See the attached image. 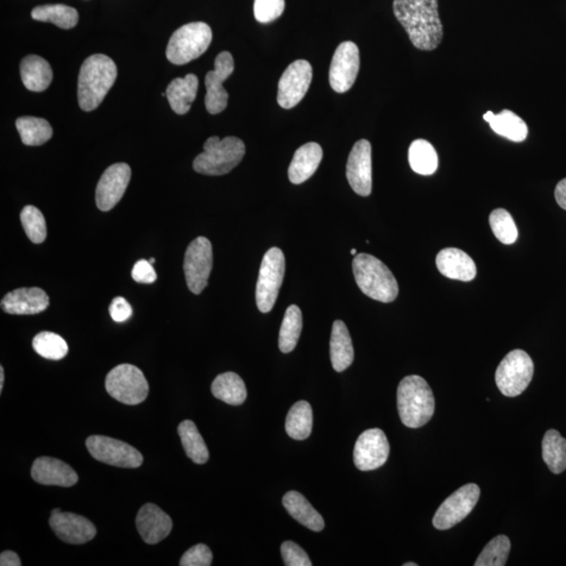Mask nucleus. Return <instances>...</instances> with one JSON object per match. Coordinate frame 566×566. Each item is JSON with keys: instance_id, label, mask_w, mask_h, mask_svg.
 I'll list each match as a JSON object with an SVG mask.
<instances>
[{"instance_id": "nucleus-1", "label": "nucleus", "mask_w": 566, "mask_h": 566, "mask_svg": "<svg viewBox=\"0 0 566 566\" xmlns=\"http://www.w3.org/2000/svg\"><path fill=\"white\" fill-rule=\"evenodd\" d=\"M394 12L415 48L432 50L442 42L438 0H394Z\"/></svg>"}, {"instance_id": "nucleus-2", "label": "nucleus", "mask_w": 566, "mask_h": 566, "mask_svg": "<svg viewBox=\"0 0 566 566\" xmlns=\"http://www.w3.org/2000/svg\"><path fill=\"white\" fill-rule=\"evenodd\" d=\"M116 63L109 56L94 54L84 62L78 78V102L82 111H92L102 103L115 84Z\"/></svg>"}, {"instance_id": "nucleus-3", "label": "nucleus", "mask_w": 566, "mask_h": 566, "mask_svg": "<svg viewBox=\"0 0 566 566\" xmlns=\"http://www.w3.org/2000/svg\"><path fill=\"white\" fill-rule=\"evenodd\" d=\"M436 409V400L428 383L420 376H408L399 384L398 411L402 423L408 428H420L429 421Z\"/></svg>"}, {"instance_id": "nucleus-4", "label": "nucleus", "mask_w": 566, "mask_h": 566, "mask_svg": "<svg viewBox=\"0 0 566 566\" xmlns=\"http://www.w3.org/2000/svg\"><path fill=\"white\" fill-rule=\"evenodd\" d=\"M355 279L369 298L389 304L398 297L399 285L385 263L367 253L358 254L352 261Z\"/></svg>"}, {"instance_id": "nucleus-5", "label": "nucleus", "mask_w": 566, "mask_h": 566, "mask_svg": "<svg viewBox=\"0 0 566 566\" xmlns=\"http://www.w3.org/2000/svg\"><path fill=\"white\" fill-rule=\"evenodd\" d=\"M245 154L244 143L236 137L208 138L204 151L195 157L193 169L200 174L218 176L229 173L239 165Z\"/></svg>"}, {"instance_id": "nucleus-6", "label": "nucleus", "mask_w": 566, "mask_h": 566, "mask_svg": "<svg viewBox=\"0 0 566 566\" xmlns=\"http://www.w3.org/2000/svg\"><path fill=\"white\" fill-rule=\"evenodd\" d=\"M212 41V30L205 22H191L176 30L168 42L167 59L176 66L198 59Z\"/></svg>"}, {"instance_id": "nucleus-7", "label": "nucleus", "mask_w": 566, "mask_h": 566, "mask_svg": "<svg viewBox=\"0 0 566 566\" xmlns=\"http://www.w3.org/2000/svg\"><path fill=\"white\" fill-rule=\"evenodd\" d=\"M105 387L111 398L125 405H138L147 399L149 385L143 371L135 365L121 364L106 376Z\"/></svg>"}, {"instance_id": "nucleus-8", "label": "nucleus", "mask_w": 566, "mask_h": 566, "mask_svg": "<svg viewBox=\"0 0 566 566\" xmlns=\"http://www.w3.org/2000/svg\"><path fill=\"white\" fill-rule=\"evenodd\" d=\"M534 363L525 350L515 349L502 358L495 374L496 385L503 395L514 398L525 392L533 379Z\"/></svg>"}, {"instance_id": "nucleus-9", "label": "nucleus", "mask_w": 566, "mask_h": 566, "mask_svg": "<svg viewBox=\"0 0 566 566\" xmlns=\"http://www.w3.org/2000/svg\"><path fill=\"white\" fill-rule=\"evenodd\" d=\"M285 272V254L279 248H270L262 258L256 286V305L261 313L272 311Z\"/></svg>"}, {"instance_id": "nucleus-10", "label": "nucleus", "mask_w": 566, "mask_h": 566, "mask_svg": "<svg viewBox=\"0 0 566 566\" xmlns=\"http://www.w3.org/2000/svg\"><path fill=\"white\" fill-rule=\"evenodd\" d=\"M86 448L98 462L119 468L135 469L141 467L143 455L135 447L116 438L92 436L86 439Z\"/></svg>"}, {"instance_id": "nucleus-11", "label": "nucleus", "mask_w": 566, "mask_h": 566, "mask_svg": "<svg viewBox=\"0 0 566 566\" xmlns=\"http://www.w3.org/2000/svg\"><path fill=\"white\" fill-rule=\"evenodd\" d=\"M481 489L475 483L464 484L439 506L433 517V526L439 531L449 530L473 511L480 500Z\"/></svg>"}, {"instance_id": "nucleus-12", "label": "nucleus", "mask_w": 566, "mask_h": 566, "mask_svg": "<svg viewBox=\"0 0 566 566\" xmlns=\"http://www.w3.org/2000/svg\"><path fill=\"white\" fill-rule=\"evenodd\" d=\"M213 267V250L209 239L199 236L188 245L184 260L187 287L199 295L208 286Z\"/></svg>"}, {"instance_id": "nucleus-13", "label": "nucleus", "mask_w": 566, "mask_h": 566, "mask_svg": "<svg viewBox=\"0 0 566 566\" xmlns=\"http://www.w3.org/2000/svg\"><path fill=\"white\" fill-rule=\"evenodd\" d=\"M313 79V68L306 60H296L282 74L279 84L277 102L291 110L305 97Z\"/></svg>"}, {"instance_id": "nucleus-14", "label": "nucleus", "mask_w": 566, "mask_h": 566, "mask_svg": "<svg viewBox=\"0 0 566 566\" xmlns=\"http://www.w3.org/2000/svg\"><path fill=\"white\" fill-rule=\"evenodd\" d=\"M234 71V60L229 52H222L217 55L214 62L213 71L208 72L205 78L207 93L205 105L208 112L217 115L226 110L228 105L229 93L224 88V82L230 77Z\"/></svg>"}, {"instance_id": "nucleus-15", "label": "nucleus", "mask_w": 566, "mask_h": 566, "mask_svg": "<svg viewBox=\"0 0 566 566\" xmlns=\"http://www.w3.org/2000/svg\"><path fill=\"white\" fill-rule=\"evenodd\" d=\"M360 69V53L357 44L344 41L333 54L330 68V84L333 91L343 93L350 90Z\"/></svg>"}, {"instance_id": "nucleus-16", "label": "nucleus", "mask_w": 566, "mask_h": 566, "mask_svg": "<svg viewBox=\"0 0 566 566\" xmlns=\"http://www.w3.org/2000/svg\"><path fill=\"white\" fill-rule=\"evenodd\" d=\"M390 446L386 434L374 428L364 431L357 439L354 463L360 471H373L387 462Z\"/></svg>"}, {"instance_id": "nucleus-17", "label": "nucleus", "mask_w": 566, "mask_h": 566, "mask_svg": "<svg viewBox=\"0 0 566 566\" xmlns=\"http://www.w3.org/2000/svg\"><path fill=\"white\" fill-rule=\"evenodd\" d=\"M131 169L126 163H117L105 170L96 188V204L101 211H111L129 185Z\"/></svg>"}, {"instance_id": "nucleus-18", "label": "nucleus", "mask_w": 566, "mask_h": 566, "mask_svg": "<svg viewBox=\"0 0 566 566\" xmlns=\"http://www.w3.org/2000/svg\"><path fill=\"white\" fill-rule=\"evenodd\" d=\"M346 178L358 195H370L373 190V168L371 145L367 140L358 141L352 147L346 165Z\"/></svg>"}, {"instance_id": "nucleus-19", "label": "nucleus", "mask_w": 566, "mask_h": 566, "mask_svg": "<svg viewBox=\"0 0 566 566\" xmlns=\"http://www.w3.org/2000/svg\"><path fill=\"white\" fill-rule=\"evenodd\" d=\"M49 526L62 541L69 544H84L97 535V528L91 520L74 513L53 509Z\"/></svg>"}, {"instance_id": "nucleus-20", "label": "nucleus", "mask_w": 566, "mask_h": 566, "mask_svg": "<svg viewBox=\"0 0 566 566\" xmlns=\"http://www.w3.org/2000/svg\"><path fill=\"white\" fill-rule=\"evenodd\" d=\"M136 525L138 534L148 544L161 543L168 537L173 526L170 516L154 503H146L140 509L137 515Z\"/></svg>"}, {"instance_id": "nucleus-21", "label": "nucleus", "mask_w": 566, "mask_h": 566, "mask_svg": "<svg viewBox=\"0 0 566 566\" xmlns=\"http://www.w3.org/2000/svg\"><path fill=\"white\" fill-rule=\"evenodd\" d=\"M31 478L44 486L73 487L79 477L75 470L60 459L42 456L37 458L31 471Z\"/></svg>"}, {"instance_id": "nucleus-22", "label": "nucleus", "mask_w": 566, "mask_h": 566, "mask_svg": "<svg viewBox=\"0 0 566 566\" xmlns=\"http://www.w3.org/2000/svg\"><path fill=\"white\" fill-rule=\"evenodd\" d=\"M49 298L40 287H22L4 296L2 308L11 314H36L46 311Z\"/></svg>"}, {"instance_id": "nucleus-23", "label": "nucleus", "mask_w": 566, "mask_h": 566, "mask_svg": "<svg viewBox=\"0 0 566 566\" xmlns=\"http://www.w3.org/2000/svg\"><path fill=\"white\" fill-rule=\"evenodd\" d=\"M437 266L447 279L469 282L475 279L477 269L473 260L464 251L446 248L437 256Z\"/></svg>"}, {"instance_id": "nucleus-24", "label": "nucleus", "mask_w": 566, "mask_h": 566, "mask_svg": "<svg viewBox=\"0 0 566 566\" xmlns=\"http://www.w3.org/2000/svg\"><path fill=\"white\" fill-rule=\"evenodd\" d=\"M323 151L317 143H306L302 145L294 155L291 165L288 167V179L295 185H300L316 172Z\"/></svg>"}, {"instance_id": "nucleus-25", "label": "nucleus", "mask_w": 566, "mask_h": 566, "mask_svg": "<svg viewBox=\"0 0 566 566\" xmlns=\"http://www.w3.org/2000/svg\"><path fill=\"white\" fill-rule=\"evenodd\" d=\"M355 351L348 327L341 320L332 324L331 337V360L333 369L342 373L354 362Z\"/></svg>"}, {"instance_id": "nucleus-26", "label": "nucleus", "mask_w": 566, "mask_h": 566, "mask_svg": "<svg viewBox=\"0 0 566 566\" xmlns=\"http://www.w3.org/2000/svg\"><path fill=\"white\" fill-rule=\"evenodd\" d=\"M283 507L299 524L314 532L323 530L325 524L323 516L313 508L305 497L296 491H289L282 500Z\"/></svg>"}, {"instance_id": "nucleus-27", "label": "nucleus", "mask_w": 566, "mask_h": 566, "mask_svg": "<svg viewBox=\"0 0 566 566\" xmlns=\"http://www.w3.org/2000/svg\"><path fill=\"white\" fill-rule=\"evenodd\" d=\"M198 91L199 78L194 74H188L184 78L172 80L166 90L170 107L178 115H186L197 98Z\"/></svg>"}, {"instance_id": "nucleus-28", "label": "nucleus", "mask_w": 566, "mask_h": 566, "mask_svg": "<svg viewBox=\"0 0 566 566\" xmlns=\"http://www.w3.org/2000/svg\"><path fill=\"white\" fill-rule=\"evenodd\" d=\"M21 75L31 92H43L52 84L53 71L49 63L37 55L24 57L21 63Z\"/></svg>"}, {"instance_id": "nucleus-29", "label": "nucleus", "mask_w": 566, "mask_h": 566, "mask_svg": "<svg viewBox=\"0 0 566 566\" xmlns=\"http://www.w3.org/2000/svg\"><path fill=\"white\" fill-rule=\"evenodd\" d=\"M483 119L490 124L495 134L509 141L524 142L528 135L527 125L524 119L511 111H502L499 115L488 111L484 113Z\"/></svg>"}, {"instance_id": "nucleus-30", "label": "nucleus", "mask_w": 566, "mask_h": 566, "mask_svg": "<svg viewBox=\"0 0 566 566\" xmlns=\"http://www.w3.org/2000/svg\"><path fill=\"white\" fill-rule=\"evenodd\" d=\"M211 392L217 399L233 406L242 405L248 394L243 380L235 373L217 376L212 383Z\"/></svg>"}, {"instance_id": "nucleus-31", "label": "nucleus", "mask_w": 566, "mask_h": 566, "mask_svg": "<svg viewBox=\"0 0 566 566\" xmlns=\"http://www.w3.org/2000/svg\"><path fill=\"white\" fill-rule=\"evenodd\" d=\"M313 430V409L310 402L299 401L293 405L287 415L286 431L296 440H304Z\"/></svg>"}, {"instance_id": "nucleus-32", "label": "nucleus", "mask_w": 566, "mask_h": 566, "mask_svg": "<svg viewBox=\"0 0 566 566\" xmlns=\"http://www.w3.org/2000/svg\"><path fill=\"white\" fill-rule=\"evenodd\" d=\"M178 431L186 455L195 464H206L209 459V450L197 425L192 420H186L179 425Z\"/></svg>"}, {"instance_id": "nucleus-33", "label": "nucleus", "mask_w": 566, "mask_h": 566, "mask_svg": "<svg viewBox=\"0 0 566 566\" xmlns=\"http://www.w3.org/2000/svg\"><path fill=\"white\" fill-rule=\"evenodd\" d=\"M31 18L37 22H50L60 29H73L79 22L77 10L66 4H46L36 6Z\"/></svg>"}, {"instance_id": "nucleus-34", "label": "nucleus", "mask_w": 566, "mask_h": 566, "mask_svg": "<svg viewBox=\"0 0 566 566\" xmlns=\"http://www.w3.org/2000/svg\"><path fill=\"white\" fill-rule=\"evenodd\" d=\"M408 160L414 172L431 175L437 172L438 157L436 149L426 140H415L408 151Z\"/></svg>"}, {"instance_id": "nucleus-35", "label": "nucleus", "mask_w": 566, "mask_h": 566, "mask_svg": "<svg viewBox=\"0 0 566 566\" xmlns=\"http://www.w3.org/2000/svg\"><path fill=\"white\" fill-rule=\"evenodd\" d=\"M543 458L552 473L560 474L566 470V439L557 430L545 432Z\"/></svg>"}, {"instance_id": "nucleus-36", "label": "nucleus", "mask_w": 566, "mask_h": 566, "mask_svg": "<svg viewBox=\"0 0 566 566\" xmlns=\"http://www.w3.org/2000/svg\"><path fill=\"white\" fill-rule=\"evenodd\" d=\"M16 128L22 143L28 146H40L53 136L52 126L47 119L37 117L18 118Z\"/></svg>"}, {"instance_id": "nucleus-37", "label": "nucleus", "mask_w": 566, "mask_h": 566, "mask_svg": "<svg viewBox=\"0 0 566 566\" xmlns=\"http://www.w3.org/2000/svg\"><path fill=\"white\" fill-rule=\"evenodd\" d=\"M302 324L304 320L300 308L297 305L288 306L279 332V349L283 354H288L297 346Z\"/></svg>"}, {"instance_id": "nucleus-38", "label": "nucleus", "mask_w": 566, "mask_h": 566, "mask_svg": "<svg viewBox=\"0 0 566 566\" xmlns=\"http://www.w3.org/2000/svg\"><path fill=\"white\" fill-rule=\"evenodd\" d=\"M33 349L38 355L54 361L61 360L68 352L66 340L50 332L38 333L33 339Z\"/></svg>"}, {"instance_id": "nucleus-39", "label": "nucleus", "mask_w": 566, "mask_h": 566, "mask_svg": "<svg viewBox=\"0 0 566 566\" xmlns=\"http://www.w3.org/2000/svg\"><path fill=\"white\" fill-rule=\"evenodd\" d=\"M509 551H511V541L505 535H500L484 546L474 565L505 566Z\"/></svg>"}, {"instance_id": "nucleus-40", "label": "nucleus", "mask_w": 566, "mask_h": 566, "mask_svg": "<svg viewBox=\"0 0 566 566\" xmlns=\"http://www.w3.org/2000/svg\"><path fill=\"white\" fill-rule=\"evenodd\" d=\"M25 234L33 243H42L48 235L47 223L43 214L34 206H25L21 213Z\"/></svg>"}, {"instance_id": "nucleus-41", "label": "nucleus", "mask_w": 566, "mask_h": 566, "mask_svg": "<svg viewBox=\"0 0 566 566\" xmlns=\"http://www.w3.org/2000/svg\"><path fill=\"white\" fill-rule=\"evenodd\" d=\"M489 223L494 235L503 244H512L518 238V229L507 210L496 209L490 214Z\"/></svg>"}, {"instance_id": "nucleus-42", "label": "nucleus", "mask_w": 566, "mask_h": 566, "mask_svg": "<svg viewBox=\"0 0 566 566\" xmlns=\"http://www.w3.org/2000/svg\"><path fill=\"white\" fill-rule=\"evenodd\" d=\"M285 0H255L254 16L261 23H270L276 21L285 11Z\"/></svg>"}, {"instance_id": "nucleus-43", "label": "nucleus", "mask_w": 566, "mask_h": 566, "mask_svg": "<svg viewBox=\"0 0 566 566\" xmlns=\"http://www.w3.org/2000/svg\"><path fill=\"white\" fill-rule=\"evenodd\" d=\"M281 555L287 566H311V559L306 552L293 541H286L281 544Z\"/></svg>"}, {"instance_id": "nucleus-44", "label": "nucleus", "mask_w": 566, "mask_h": 566, "mask_svg": "<svg viewBox=\"0 0 566 566\" xmlns=\"http://www.w3.org/2000/svg\"><path fill=\"white\" fill-rule=\"evenodd\" d=\"M212 552L205 544H197L189 549L181 558V566H209L212 564Z\"/></svg>"}, {"instance_id": "nucleus-45", "label": "nucleus", "mask_w": 566, "mask_h": 566, "mask_svg": "<svg viewBox=\"0 0 566 566\" xmlns=\"http://www.w3.org/2000/svg\"><path fill=\"white\" fill-rule=\"evenodd\" d=\"M132 279L140 283H154L156 279V272L153 264L149 261H138L131 272Z\"/></svg>"}, {"instance_id": "nucleus-46", "label": "nucleus", "mask_w": 566, "mask_h": 566, "mask_svg": "<svg viewBox=\"0 0 566 566\" xmlns=\"http://www.w3.org/2000/svg\"><path fill=\"white\" fill-rule=\"evenodd\" d=\"M110 314L116 323H125L132 314L131 305L123 297H117L111 301Z\"/></svg>"}, {"instance_id": "nucleus-47", "label": "nucleus", "mask_w": 566, "mask_h": 566, "mask_svg": "<svg viewBox=\"0 0 566 566\" xmlns=\"http://www.w3.org/2000/svg\"><path fill=\"white\" fill-rule=\"evenodd\" d=\"M0 565L2 566H21L22 560L15 552L5 551L0 555Z\"/></svg>"}, {"instance_id": "nucleus-48", "label": "nucleus", "mask_w": 566, "mask_h": 566, "mask_svg": "<svg viewBox=\"0 0 566 566\" xmlns=\"http://www.w3.org/2000/svg\"><path fill=\"white\" fill-rule=\"evenodd\" d=\"M557 204L566 210V179L560 181L555 189Z\"/></svg>"}, {"instance_id": "nucleus-49", "label": "nucleus", "mask_w": 566, "mask_h": 566, "mask_svg": "<svg viewBox=\"0 0 566 566\" xmlns=\"http://www.w3.org/2000/svg\"><path fill=\"white\" fill-rule=\"evenodd\" d=\"M4 384V369L3 367H0V393L3 392Z\"/></svg>"}, {"instance_id": "nucleus-50", "label": "nucleus", "mask_w": 566, "mask_h": 566, "mask_svg": "<svg viewBox=\"0 0 566 566\" xmlns=\"http://www.w3.org/2000/svg\"><path fill=\"white\" fill-rule=\"evenodd\" d=\"M404 566H418V564L417 563H412V562H408V563H405Z\"/></svg>"}, {"instance_id": "nucleus-51", "label": "nucleus", "mask_w": 566, "mask_h": 566, "mask_svg": "<svg viewBox=\"0 0 566 566\" xmlns=\"http://www.w3.org/2000/svg\"><path fill=\"white\" fill-rule=\"evenodd\" d=\"M350 254L351 255H356L357 254V250L356 249H351L350 250Z\"/></svg>"}, {"instance_id": "nucleus-52", "label": "nucleus", "mask_w": 566, "mask_h": 566, "mask_svg": "<svg viewBox=\"0 0 566 566\" xmlns=\"http://www.w3.org/2000/svg\"><path fill=\"white\" fill-rule=\"evenodd\" d=\"M155 258H151V260H149V262H150L151 264L155 263Z\"/></svg>"}]
</instances>
